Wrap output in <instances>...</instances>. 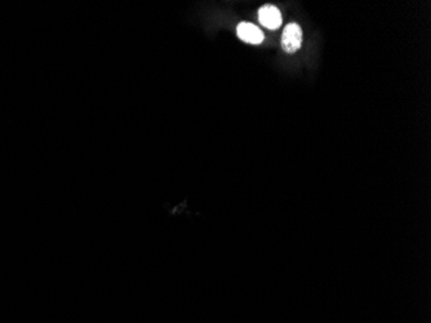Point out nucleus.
<instances>
[{
	"label": "nucleus",
	"mask_w": 431,
	"mask_h": 323,
	"mask_svg": "<svg viewBox=\"0 0 431 323\" xmlns=\"http://www.w3.org/2000/svg\"><path fill=\"white\" fill-rule=\"evenodd\" d=\"M302 44V30L297 24L285 26L283 32L282 47L287 53H295L301 48Z\"/></svg>",
	"instance_id": "nucleus-1"
},
{
	"label": "nucleus",
	"mask_w": 431,
	"mask_h": 323,
	"mask_svg": "<svg viewBox=\"0 0 431 323\" xmlns=\"http://www.w3.org/2000/svg\"><path fill=\"white\" fill-rule=\"evenodd\" d=\"M258 20L261 25L265 26L270 30H276L282 25V15L279 9L274 6H264L258 11Z\"/></svg>",
	"instance_id": "nucleus-2"
},
{
	"label": "nucleus",
	"mask_w": 431,
	"mask_h": 323,
	"mask_svg": "<svg viewBox=\"0 0 431 323\" xmlns=\"http://www.w3.org/2000/svg\"><path fill=\"white\" fill-rule=\"evenodd\" d=\"M236 33L243 42L249 43V44H260L264 41V33L258 29L257 26L252 25L249 22L239 24Z\"/></svg>",
	"instance_id": "nucleus-3"
}]
</instances>
